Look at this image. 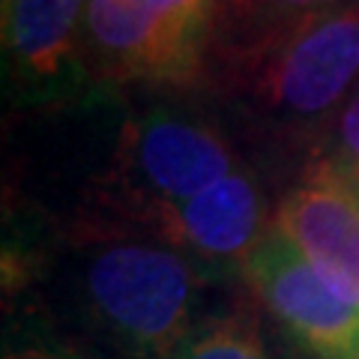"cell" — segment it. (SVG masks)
<instances>
[{
  "mask_svg": "<svg viewBox=\"0 0 359 359\" xmlns=\"http://www.w3.org/2000/svg\"><path fill=\"white\" fill-rule=\"evenodd\" d=\"M156 6L174 21L180 30H186L192 39L207 45L216 25V6L219 0H156Z\"/></svg>",
  "mask_w": 359,
  "mask_h": 359,
  "instance_id": "11",
  "label": "cell"
},
{
  "mask_svg": "<svg viewBox=\"0 0 359 359\" xmlns=\"http://www.w3.org/2000/svg\"><path fill=\"white\" fill-rule=\"evenodd\" d=\"M87 0H4V45L27 87H57L84 51Z\"/></svg>",
  "mask_w": 359,
  "mask_h": 359,
  "instance_id": "8",
  "label": "cell"
},
{
  "mask_svg": "<svg viewBox=\"0 0 359 359\" xmlns=\"http://www.w3.org/2000/svg\"><path fill=\"white\" fill-rule=\"evenodd\" d=\"M243 276L273 318L318 359H359V306L347 302L278 228L243 261Z\"/></svg>",
  "mask_w": 359,
  "mask_h": 359,
  "instance_id": "4",
  "label": "cell"
},
{
  "mask_svg": "<svg viewBox=\"0 0 359 359\" xmlns=\"http://www.w3.org/2000/svg\"><path fill=\"white\" fill-rule=\"evenodd\" d=\"M302 257L359 306V189L332 159L309 165L299 183L278 201L276 224Z\"/></svg>",
  "mask_w": 359,
  "mask_h": 359,
  "instance_id": "6",
  "label": "cell"
},
{
  "mask_svg": "<svg viewBox=\"0 0 359 359\" xmlns=\"http://www.w3.org/2000/svg\"><path fill=\"white\" fill-rule=\"evenodd\" d=\"M198 273L165 243L108 240L84 266L87 311L132 359H171L195 330Z\"/></svg>",
  "mask_w": 359,
  "mask_h": 359,
  "instance_id": "2",
  "label": "cell"
},
{
  "mask_svg": "<svg viewBox=\"0 0 359 359\" xmlns=\"http://www.w3.org/2000/svg\"><path fill=\"white\" fill-rule=\"evenodd\" d=\"M224 84L273 117H323L359 78V4L212 33Z\"/></svg>",
  "mask_w": 359,
  "mask_h": 359,
  "instance_id": "1",
  "label": "cell"
},
{
  "mask_svg": "<svg viewBox=\"0 0 359 359\" xmlns=\"http://www.w3.org/2000/svg\"><path fill=\"white\" fill-rule=\"evenodd\" d=\"M4 359H72V356H63V353H54V351H42V347H27V351L6 353Z\"/></svg>",
  "mask_w": 359,
  "mask_h": 359,
  "instance_id": "13",
  "label": "cell"
},
{
  "mask_svg": "<svg viewBox=\"0 0 359 359\" xmlns=\"http://www.w3.org/2000/svg\"><path fill=\"white\" fill-rule=\"evenodd\" d=\"M332 4H341V0H219L212 33L273 25V21L318 13V9H327Z\"/></svg>",
  "mask_w": 359,
  "mask_h": 359,
  "instance_id": "10",
  "label": "cell"
},
{
  "mask_svg": "<svg viewBox=\"0 0 359 359\" xmlns=\"http://www.w3.org/2000/svg\"><path fill=\"white\" fill-rule=\"evenodd\" d=\"M237 168L231 144L216 126L174 111H147L129 120L111 168L120 210L147 222L177 201L204 192Z\"/></svg>",
  "mask_w": 359,
  "mask_h": 359,
  "instance_id": "3",
  "label": "cell"
},
{
  "mask_svg": "<svg viewBox=\"0 0 359 359\" xmlns=\"http://www.w3.org/2000/svg\"><path fill=\"white\" fill-rule=\"evenodd\" d=\"M335 141H339V153H335L332 162L339 165L341 174L359 189V93L341 111Z\"/></svg>",
  "mask_w": 359,
  "mask_h": 359,
  "instance_id": "12",
  "label": "cell"
},
{
  "mask_svg": "<svg viewBox=\"0 0 359 359\" xmlns=\"http://www.w3.org/2000/svg\"><path fill=\"white\" fill-rule=\"evenodd\" d=\"M266 204L261 186L243 168L204 192L168 204L147 222L156 243L201 261H243L264 240Z\"/></svg>",
  "mask_w": 359,
  "mask_h": 359,
  "instance_id": "7",
  "label": "cell"
},
{
  "mask_svg": "<svg viewBox=\"0 0 359 359\" xmlns=\"http://www.w3.org/2000/svg\"><path fill=\"white\" fill-rule=\"evenodd\" d=\"M84 51L111 84H192L207 45L168 18L156 0H87Z\"/></svg>",
  "mask_w": 359,
  "mask_h": 359,
  "instance_id": "5",
  "label": "cell"
},
{
  "mask_svg": "<svg viewBox=\"0 0 359 359\" xmlns=\"http://www.w3.org/2000/svg\"><path fill=\"white\" fill-rule=\"evenodd\" d=\"M171 359H273L264 332L249 311L219 314L189 332Z\"/></svg>",
  "mask_w": 359,
  "mask_h": 359,
  "instance_id": "9",
  "label": "cell"
}]
</instances>
